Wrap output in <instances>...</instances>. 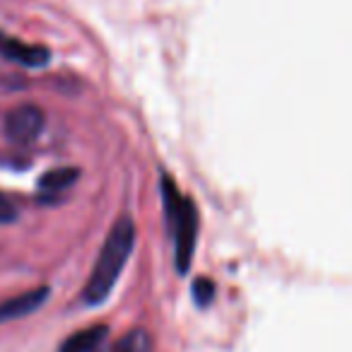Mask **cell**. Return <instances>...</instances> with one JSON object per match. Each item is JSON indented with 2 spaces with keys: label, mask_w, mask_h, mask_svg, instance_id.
<instances>
[{
  "label": "cell",
  "mask_w": 352,
  "mask_h": 352,
  "mask_svg": "<svg viewBox=\"0 0 352 352\" xmlns=\"http://www.w3.org/2000/svg\"><path fill=\"white\" fill-rule=\"evenodd\" d=\"M133 246H135V225H133L131 217L123 215L113 222L111 232L107 234L102 251H99L97 261H94V268H92V273H89V280L82 289L85 304L97 307V304L107 302L113 285H116L118 275L123 273L128 258H131Z\"/></svg>",
  "instance_id": "cell-1"
},
{
  "label": "cell",
  "mask_w": 352,
  "mask_h": 352,
  "mask_svg": "<svg viewBox=\"0 0 352 352\" xmlns=\"http://www.w3.org/2000/svg\"><path fill=\"white\" fill-rule=\"evenodd\" d=\"M15 220H17L15 206L0 193V225H10V222H15Z\"/></svg>",
  "instance_id": "cell-10"
},
{
  "label": "cell",
  "mask_w": 352,
  "mask_h": 352,
  "mask_svg": "<svg viewBox=\"0 0 352 352\" xmlns=\"http://www.w3.org/2000/svg\"><path fill=\"white\" fill-rule=\"evenodd\" d=\"M111 352H152V338L147 331L135 328V331L126 333V336L113 345Z\"/></svg>",
  "instance_id": "cell-8"
},
{
  "label": "cell",
  "mask_w": 352,
  "mask_h": 352,
  "mask_svg": "<svg viewBox=\"0 0 352 352\" xmlns=\"http://www.w3.org/2000/svg\"><path fill=\"white\" fill-rule=\"evenodd\" d=\"M162 198L169 234L174 241V265L179 273H188L198 239V208L188 196H184L171 176H162Z\"/></svg>",
  "instance_id": "cell-2"
},
{
  "label": "cell",
  "mask_w": 352,
  "mask_h": 352,
  "mask_svg": "<svg viewBox=\"0 0 352 352\" xmlns=\"http://www.w3.org/2000/svg\"><path fill=\"white\" fill-rule=\"evenodd\" d=\"M191 292H193V302H196L198 307H208V304L215 299V283L208 278H196Z\"/></svg>",
  "instance_id": "cell-9"
},
{
  "label": "cell",
  "mask_w": 352,
  "mask_h": 352,
  "mask_svg": "<svg viewBox=\"0 0 352 352\" xmlns=\"http://www.w3.org/2000/svg\"><path fill=\"white\" fill-rule=\"evenodd\" d=\"M78 176H80V169H75V166H58V169H51L39 179V191L63 193L78 182Z\"/></svg>",
  "instance_id": "cell-7"
},
{
  "label": "cell",
  "mask_w": 352,
  "mask_h": 352,
  "mask_svg": "<svg viewBox=\"0 0 352 352\" xmlns=\"http://www.w3.org/2000/svg\"><path fill=\"white\" fill-rule=\"evenodd\" d=\"M49 297V287H34L30 292L15 294V297L0 302V323L15 321V318L30 316L32 311L41 307Z\"/></svg>",
  "instance_id": "cell-5"
},
{
  "label": "cell",
  "mask_w": 352,
  "mask_h": 352,
  "mask_svg": "<svg viewBox=\"0 0 352 352\" xmlns=\"http://www.w3.org/2000/svg\"><path fill=\"white\" fill-rule=\"evenodd\" d=\"M44 131V111L36 104L15 107L6 116V135L15 145H32Z\"/></svg>",
  "instance_id": "cell-3"
},
{
  "label": "cell",
  "mask_w": 352,
  "mask_h": 352,
  "mask_svg": "<svg viewBox=\"0 0 352 352\" xmlns=\"http://www.w3.org/2000/svg\"><path fill=\"white\" fill-rule=\"evenodd\" d=\"M0 56L10 63L25 65V68H44L51 60V51L41 44H27L10 34L0 32Z\"/></svg>",
  "instance_id": "cell-4"
},
{
  "label": "cell",
  "mask_w": 352,
  "mask_h": 352,
  "mask_svg": "<svg viewBox=\"0 0 352 352\" xmlns=\"http://www.w3.org/2000/svg\"><path fill=\"white\" fill-rule=\"evenodd\" d=\"M109 336L107 326H89L82 331L73 333L63 345L58 347V352H99Z\"/></svg>",
  "instance_id": "cell-6"
},
{
  "label": "cell",
  "mask_w": 352,
  "mask_h": 352,
  "mask_svg": "<svg viewBox=\"0 0 352 352\" xmlns=\"http://www.w3.org/2000/svg\"><path fill=\"white\" fill-rule=\"evenodd\" d=\"M99 352H102V350H99Z\"/></svg>",
  "instance_id": "cell-11"
}]
</instances>
